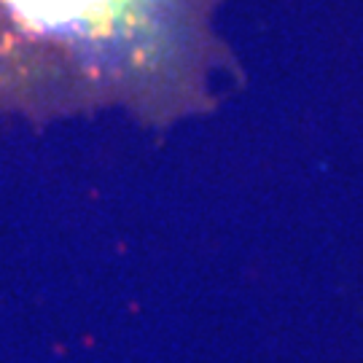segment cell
Instances as JSON below:
<instances>
[{"instance_id": "6da1fadb", "label": "cell", "mask_w": 363, "mask_h": 363, "mask_svg": "<svg viewBox=\"0 0 363 363\" xmlns=\"http://www.w3.org/2000/svg\"><path fill=\"white\" fill-rule=\"evenodd\" d=\"M208 0H0V105H186L208 52Z\"/></svg>"}]
</instances>
